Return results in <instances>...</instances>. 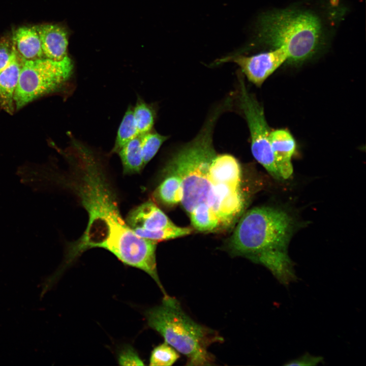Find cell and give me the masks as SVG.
I'll return each instance as SVG.
<instances>
[{"instance_id": "cell-4", "label": "cell", "mask_w": 366, "mask_h": 366, "mask_svg": "<svg viewBox=\"0 0 366 366\" xmlns=\"http://www.w3.org/2000/svg\"><path fill=\"white\" fill-rule=\"evenodd\" d=\"M145 315L148 326L187 357V365L213 364L215 357L208 347L223 339L216 330L193 320L175 298L165 295L161 304L147 310Z\"/></svg>"}, {"instance_id": "cell-15", "label": "cell", "mask_w": 366, "mask_h": 366, "mask_svg": "<svg viewBox=\"0 0 366 366\" xmlns=\"http://www.w3.org/2000/svg\"><path fill=\"white\" fill-rule=\"evenodd\" d=\"M121 160L125 174L138 173L145 167L141 147V136L138 135L125 144L116 153Z\"/></svg>"}, {"instance_id": "cell-12", "label": "cell", "mask_w": 366, "mask_h": 366, "mask_svg": "<svg viewBox=\"0 0 366 366\" xmlns=\"http://www.w3.org/2000/svg\"><path fill=\"white\" fill-rule=\"evenodd\" d=\"M23 62L15 52L9 64L0 72V106L10 114L15 110L14 95Z\"/></svg>"}, {"instance_id": "cell-14", "label": "cell", "mask_w": 366, "mask_h": 366, "mask_svg": "<svg viewBox=\"0 0 366 366\" xmlns=\"http://www.w3.org/2000/svg\"><path fill=\"white\" fill-rule=\"evenodd\" d=\"M165 178L156 188L153 198L166 206H173L181 202L182 188L180 177L174 174L166 173Z\"/></svg>"}, {"instance_id": "cell-2", "label": "cell", "mask_w": 366, "mask_h": 366, "mask_svg": "<svg viewBox=\"0 0 366 366\" xmlns=\"http://www.w3.org/2000/svg\"><path fill=\"white\" fill-rule=\"evenodd\" d=\"M218 114L214 113L199 133L172 157L164 169L181 179V204L189 215L200 210L210 211L218 220L221 231L233 226L242 214L245 199L240 185L218 182L209 172L217 154L212 132Z\"/></svg>"}, {"instance_id": "cell-1", "label": "cell", "mask_w": 366, "mask_h": 366, "mask_svg": "<svg viewBox=\"0 0 366 366\" xmlns=\"http://www.w3.org/2000/svg\"><path fill=\"white\" fill-rule=\"evenodd\" d=\"M64 155L69 171L66 175H46L45 180H55L72 191L88 216L82 235L68 245L66 262L69 263L88 249L103 248L124 264L144 271L159 283L156 259L157 242L138 236L128 226L99 156L75 139Z\"/></svg>"}, {"instance_id": "cell-8", "label": "cell", "mask_w": 366, "mask_h": 366, "mask_svg": "<svg viewBox=\"0 0 366 366\" xmlns=\"http://www.w3.org/2000/svg\"><path fill=\"white\" fill-rule=\"evenodd\" d=\"M127 224L138 236L158 242L188 235L189 227H178L152 200L132 209L125 219Z\"/></svg>"}, {"instance_id": "cell-17", "label": "cell", "mask_w": 366, "mask_h": 366, "mask_svg": "<svg viewBox=\"0 0 366 366\" xmlns=\"http://www.w3.org/2000/svg\"><path fill=\"white\" fill-rule=\"evenodd\" d=\"M138 135L133 116V107L130 105L128 107L118 129L111 153L116 154L125 144Z\"/></svg>"}, {"instance_id": "cell-21", "label": "cell", "mask_w": 366, "mask_h": 366, "mask_svg": "<svg viewBox=\"0 0 366 366\" xmlns=\"http://www.w3.org/2000/svg\"><path fill=\"white\" fill-rule=\"evenodd\" d=\"M118 361L121 365H144L143 361L135 350L128 346L123 349L118 355Z\"/></svg>"}, {"instance_id": "cell-5", "label": "cell", "mask_w": 366, "mask_h": 366, "mask_svg": "<svg viewBox=\"0 0 366 366\" xmlns=\"http://www.w3.org/2000/svg\"><path fill=\"white\" fill-rule=\"evenodd\" d=\"M260 40L274 48L283 47L288 60L301 62L319 48L322 28L319 18L309 11L285 9L264 14L258 23Z\"/></svg>"}, {"instance_id": "cell-6", "label": "cell", "mask_w": 366, "mask_h": 366, "mask_svg": "<svg viewBox=\"0 0 366 366\" xmlns=\"http://www.w3.org/2000/svg\"><path fill=\"white\" fill-rule=\"evenodd\" d=\"M73 68L68 55L59 60L42 57L24 61L14 95L15 109L60 89L71 79Z\"/></svg>"}, {"instance_id": "cell-9", "label": "cell", "mask_w": 366, "mask_h": 366, "mask_svg": "<svg viewBox=\"0 0 366 366\" xmlns=\"http://www.w3.org/2000/svg\"><path fill=\"white\" fill-rule=\"evenodd\" d=\"M287 60V52L283 47H281L252 56L235 54L221 59L218 62L231 61L235 63L250 81L260 86Z\"/></svg>"}, {"instance_id": "cell-18", "label": "cell", "mask_w": 366, "mask_h": 366, "mask_svg": "<svg viewBox=\"0 0 366 366\" xmlns=\"http://www.w3.org/2000/svg\"><path fill=\"white\" fill-rule=\"evenodd\" d=\"M140 136L142 155L145 166L168 137L152 130Z\"/></svg>"}, {"instance_id": "cell-7", "label": "cell", "mask_w": 366, "mask_h": 366, "mask_svg": "<svg viewBox=\"0 0 366 366\" xmlns=\"http://www.w3.org/2000/svg\"><path fill=\"white\" fill-rule=\"evenodd\" d=\"M238 81L239 106L249 129L252 155L271 175L276 179H281L275 164L269 140L271 131L266 121L263 107L247 89L240 75Z\"/></svg>"}, {"instance_id": "cell-20", "label": "cell", "mask_w": 366, "mask_h": 366, "mask_svg": "<svg viewBox=\"0 0 366 366\" xmlns=\"http://www.w3.org/2000/svg\"><path fill=\"white\" fill-rule=\"evenodd\" d=\"M15 54L11 39H0V72L9 64Z\"/></svg>"}, {"instance_id": "cell-11", "label": "cell", "mask_w": 366, "mask_h": 366, "mask_svg": "<svg viewBox=\"0 0 366 366\" xmlns=\"http://www.w3.org/2000/svg\"><path fill=\"white\" fill-rule=\"evenodd\" d=\"M35 27L40 38L44 57L59 60L68 56V37L64 28L51 24Z\"/></svg>"}, {"instance_id": "cell-16", "label": "cell", "mask_w": 366, "mask_h": 366, "mask_svg": "<svg viewBox=\"0 0 366 366\" xmlns=\"http://www.w3.org/2000/svg\"><path fill=\"white\" fill-rule=\"evenodd\" d=\"M133 116L138 135L152 130L156 117L155 105L145 102L139 96L133 107Z\"/></svg>"}, {"instance_id": "cell-3", "label": "cell", "mask_w": 366, "mask_h": 366, "mask_svg": "<svg viewBox=\"0 0 366 366\" xmlns=\"http://www.w3.org/2000/svg\"><path fill=\"white\" fill-rule=\"evenodd\" d=\"M293 229V220L284 210L255 207L240 218L229 248L233 254L264 265L281 284L288 285L297 280L288 254Z\"/></svg>"}, {"instance_id": "cell-10", "label": "cell", "mask_w": 366, "mask_h": 366, "mask_svg": "<svg viewBox=\"0 0 366 366\" xmlns=\"http://www.w3.org/2000/svg\"><path fill=\"white\" fill-rule=\"evenodd\" d=\"M269 140L275 164L282 179H288L292 174L291 159L296 144L295 140L286 129L271 131Z\"/></svg>"}, {"instance_id": "cell-19", "label": "cell", "mask_w": 366, "mask_h": 366, "mask_svg": "<svg viewBox=\"0 0 366 366\" xmlns=\"http://www.w3.org/2000/svg\"><path fill=\"white\" fill-rule=\"evenodd\" d=\"M179 357L177 351L169 344L164 342L156 347L152 351L149 365L170 366Z\"/></svg>"}, {"instance_id": "cell-22", "label": "cell", "mask_w": 366, "mask_h": 366, "mask_svg": "<svg viewBox=\"0 0 366 366\" xmlns=\"http://www.w3.org/2000/svg\"><path fill=\"white\" fill-rule=\"evenodd\" d=\"M323 361L321 356H315L307 353L300 357L289 361L285 365H316Z\"/></svg>"}, {"instance_id": "cell-13", "label": "cell", "mask_w": 366, "mask_h": 366, "mask_svg": "<svg viewBox=\"0 0 366 366\" xmlns=\"http://www.w3.org/2000/svg\"><path fill=\"white\" fill-rule=\"evenodd\" d=\"M11 40L16 53L24 61L44 57L35 26L18 28L13 33Z\"/></svg>"}]
</instances>
